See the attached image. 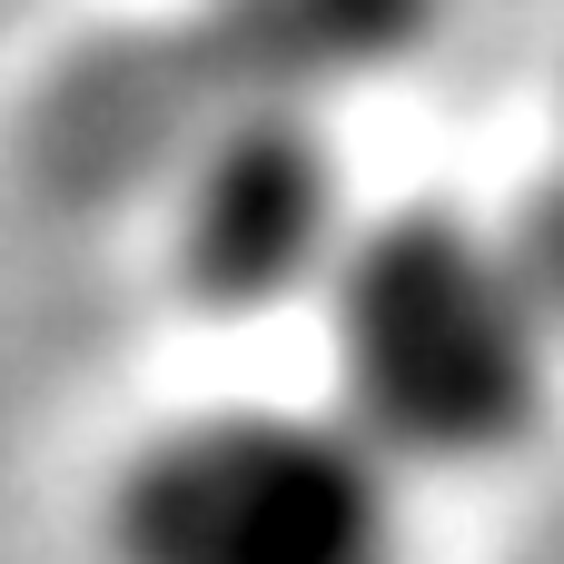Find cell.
Returning <instances> with one entry per match:
<instances>
[{
	"label": "cell",
	"mask_w": 564,
	"mask_h": 564,
	"mask_svg": "<svg viewBox=\"0 0 564 564\" xmlns=\"http://www.w3.org/2000/svg\"><path fill=\"white\" fill-rule=\"evenodd\" d=\"M109 564H406V476L337 416L228 397L149 426L99 486Z\"/></svg>",
	"instance_id": "cell-2"
},
{
	"label": "cell",
	"mask_w": 564,
	"mask_h": 564,
	"mask_svg": "<svg viewBox=\"0 0 564 564\" xmlns=\"http://www.w3.org/2000/svg\"><path fill=\"white\" fill-rule=\"evenodd\" d=\"M357 218L367 208H357V178H347L327 119H258L169 169L178 288H188V307H208L228 327L317 307Z\"/></svg>",
	"instance_id": "cell-4"
},
{
	"label": "cell",
	"mask_w": 564,
	"mask_h": 564,
	"mask_svg": "<svg viewBox=\"0 0 564 564\" xmlns=\"http://www.w3.org/2000/svg\"><path fill=\"white\" fill-rule=\"evenodd\" d=\"M496 238H506V258H516L525 297H535L545 337L564 347V159H555V169H535V178L516 188V208L496 218Z\"/></svg>",
	"instance_id": "cell-5"
},
{
	"label": "cell",
	"mask_w": 564,
	"mask_h": 564,
	"mask_svg": "<svg viewBox=\"0 0 564 564\" xmlns=\"http://www.w3.org/2000/svg\"><path fill=\"white\" fill-rule=\"evenodd\" d=\"M327 377L337 416L397 466H496L545 426L555 397V337L496 238V218H466L446 198L367 208L327 297Z\"/></svg>",
	"instance_id": "cell-1"
},
{
	"label": "cell",
	"mask_w": 564,
	"mask_h": 564,
	"mask_svg": "<svg viewBox=\"0 0 564 564\" xmlns=\"http://www.w3.org/2000/svg\"><path fill=\"white\" fill-rule=\"evenodd\" d=\"M436 10L446 0H188L178 20H149L109 69H89L69 139L109 169L169 178L228 129L327 119V99L426 50Z\"/></svg>",
	"instance_id": "cell-3"
}]
</instances>
